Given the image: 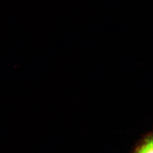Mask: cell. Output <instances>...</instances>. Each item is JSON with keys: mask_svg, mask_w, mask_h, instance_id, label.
<instances>
[{"mask_svg": "<svg viewBox=\"0 0 153 153\" xmlns=\"http://www.w3.org/2000/svg\"><path fill=\"white\" fill-rule=\"evenodd\" d=\"M153 138L147 137L136 150V153H153Z\"/></svg>", "mask_w": 153, "mask_h": 153, "instance_id": "6da1fadb", "label": "cell"}]
</instances>
